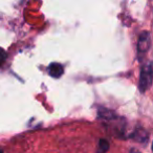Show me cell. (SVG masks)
Wrapping results in <instances>:
<instances>
[{"label":"cell","mask_w":153,"mask_h":153,"mask_svg":"<svg viewBox=\"0 0 153 153\" xmlns=\"http://www.w3.org/2000/svg\"><path fill=\"white\" fill-rule=\"evenodd\" d=\"M153 82V61L145 64L140 69V81H138V89L142 94H145L150 88Z\"/></svg>","instance_id":"obj_1"},{"label":"cell","mask_w":153,"mask_h":153,"mask_svg":"<svg viewBox=\"0 0 153 153\" xmlns=\"http://www.w3.org/2000/svg\"><path fill=\"white\" fill-rule=\"evenodd\" d=\"M151 46V39L149 32H143L140 36L137 42V51H136V58L140 62L145 59L147 53L149 51Z\"/></svg>","instance_id":"obj_2"},{"label":"cell","mask_w":153,"mask_h":153,"mask_svg":"<svg viewBox=\"0 0 153 153\" xmlns=\"http://www.w3.org/2000/svg\"><path fill=\"white\" fill-rule=\"evenodd\" d=\"M47 71H48V74L51 76V78H55V79H59L63 76L64 74V68L62 66V64L57 63V62H53V63H51L47 68Z\"/></svg>","instance_id":"obj_3"},{"label":"cell","mask_w":153,"mask_h":153,"mask_svg":"<svg viewBox=\"0 0 153 153\" xmlns=\"http://www.w3.org/2000/svg\"><path fill=\"white\" fill-rule=\"evenodd\" d=\"M98 114L100 119H105V120H107V121L117 117H115V113L113 112V111L109 110V109H106V108H100L99 109Z\"/></svg>","instance_id":"obj_4"},{"label":"cell","mask_w":153,"mask_h":153,"mask_svg":"<svg viewBox=\"0 0 153 153\" xmlns=\"http://www.w3.org/2000/svg\"><path fill=\"white\" fill-rule=\"evenodd\" d=\"M132 137H133L134 140H138V142H146L147 138H148V135H147V133L145 132L144 129H140V131H138V129H137L133 133Z\"/></svg>","instance_id":"obj_5"},{"label":"cell","mask_w":153,"mask_h":153,"mask_svg":"<svg viewBox=\"0 0 153 153\" xmlns=\"http://www.w3.org/2000/svg\"><path fill=\"white\" fill-rule=\"evenodd\" d=\"M109 150V143L107 140L102 138L99 142V147H98V153H106Z\"/></svg>","instance_id":"obj_6"},{"label":"cell","mask_w":153,"mask_h":153,"mask_svg":"<svg viewBox=\"0 0 153 153\" xmlns=\"http://www.w3.org/2000/svg\"><path fill=\"white\" fill-rule=\"evenodd\" d=\"M130 153H140L138 150H136V149H134V148H132L131 150H130Z\"/></svg>","instance_id":"obj_7"},{"label":"cell","mask_w":153,"mask_h":153,"mask_svg":"<svg viewBox=\"0 0 153 153\" xmlns=\"http://www.w3.org/2000/svg\"><path fill=\"white\" fill-rule=\"evenodd\" d=\"M152 151H153V143H152Z\"/></svg>","instance_id":"obj_8"}]
</instances>
